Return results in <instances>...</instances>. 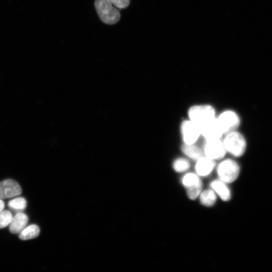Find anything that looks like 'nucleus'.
<instances>
[{
  "label": "nucleus",
  "mask_w": 272,
  "mask_h": 272,
  "mask_svg": "<svg viewBox=\"0 0 272 272\" xmlns=\"http://www.w3.org/2000/svg\"><path fill=\"white\" fill-rule=\"evenodd\" d=\"M224 135L222 141L227 153L236 157L242 156L246 149V141L243 134L237 130Z\"/></svg>",
  "instance_id": "1"
},
{
  "label": "nucleus",
  "mask_w": 272,
  "mask_h": 272,
  "mask_svg": "<svg viewBox=\"0 0 272 272\" xmlns=\"http://www.w3.org/2000/svg\"><path fill=\"white\" fill-rule=\"evenodd\" d=\"M188 119L199 126L216 117L215 107L209 104H195L189 107Z\"/></svg>",
  "instance_id": "2"
},
{
  "label": "nucleus",
  "mask_w": 272,
  "mask_h": 272,
  "mask_svg": "<svg viewBox=\"0 0 272 272\" xmlns=\"http://www.w3.org/2000/svg\"><path fill=\"white\" fill-rule=\"evenodd\" d=\"M110 0H95L94 6L101 20L108 25L117 23L120 18L119 11Z\"/></svg>",
  "instance_id": "3"
},
{
  "label": "nucleus",
  "mask_w": 272,
  "mask_h": 272,
  "mask_svg": "<svg viewBox=\"0 0 272 272\" xmlns=\"http://www.w3.org/2000/svg\"><path fill=\"white\" fill-rule=\"evenodd\" d=\"M216 171L220 180L229 183L234 181L238 177L240 167L235 161L226 159L222 160L217 165Z\"/></svg>",
  "instance_id": "4"
},
{
  "label": "nucleus",
  "mask_w": 272,
  "mask_h": 272,
  "mask_svg": "<svg viewBox=\"0 0 272 272\" xmlns=\"http://www.w3.org/2000/svg\"><path fill=\"white\" fill-rule=\"evenodd\" d=\"M216 118L224 135L237 130L240 124V119L238 114L231 109L222 111L216 116Z\"/></svg>",
  "instance_id": "5"
},
{
  "label": "nucleus",
  "mask_w": 272,
  "mask_h": 272,
  "mask_svg": "<svg viewBox=\"0 0 272 272\" xmlns=\"http://www.w3.org/2000/svg\"><path fill=\"white\" fill-rule=\"evenodd\" d=\"M181 183L185 187L187 196L190 199H195L201 192L202 183L196 173L185 174L181 178Z\"/></svg>",
  "instance_id": "6"
},
{
  "label": "nucleus",
  "mask_w": 272,
  "mask_h": 272,
  "mask_svg": "<svg viewBox=\"0 0 272 272\" xmlns=\"http://www.w3.org/2000/svg\"><path fill=\"white\" fill-rule=\"evenodd\" d=\"M202 149L204 156L215 161L223 159L227 153L222 139L205 140Z\"/></svg>",
  "instance_id": "7"
},
{
  "label": "nucleus",
  "mask_w": 272,
  "mask_h": 272,
  "mask_svg": "<svg viewBox=\"0 0 272 272\" xmlns=\"http://www.w3.org/2000/svg\"><path fill=\"white\" fill-rule=\"evenodd\" d=\"M180 129L184 144H195L201 136L199 126L189 119L181 122Z\"/></svg>",
  "instance_id": "8"
},
{
  "label": "nucleus",
  "mask_w": 272,
  "mask_h": 272,
  "mask_svg": "<svg viewBox=\"0 0 272 272\" xmlns=\"http://www.w3.org/2000/svg\"><path fill=\"white\" fill-rule=\"evenodd\" d=\"M199 127L201 136L205 140L222 139L224 135L216 117L201 124Z\"/></svg>",
  "instance_id": "9"
},
{
  "label": "nucleus",
  "mask_w": 272,
  "mask_h": 272,
  "mask_svg": "<svg viewBox=\"0 0 272 272\" xmlns=\"http://www.w3.org/2000/svg\"><path fill=\"white\" fill-rule=\"evenodd\" d=\"M22 193V189L16 181L9 179L0 182V198H9Z\"/></svg>",
  "instance_id": "10"
},
{
  "label": "nucleus",
  "mask_w": 272,
  "mask_h": 272,
  "mask_svg": "<svg viewBox=\"0 0 272 272\" xmlns=\"http://www.w3.org/2000/svg\"><path fill=\"white\" fill-rule=\"evenodd\" d=\"M195 161V170L199 176H208L216 167V161L204 155Z\"/></svg>",
  "instance_id": "11"
},
{
  "label": "nucleus",
  "mask_w": 272,
  "mask_h": 272,
  "mask_svg": "<svg viewBox=\"0 0 272 272\" xmlns=\"http://www.w3.org/2000/svg\"><path fill=\"white\" fill-rule=\"evenodd\" d=\"M28 222L27 216L22 212H18L13 216L9 225V230L12 234L20 233L26 227Z\"/></svg>",
  "instance_id": "12"
},
{
  "label": "nucleus",
  "mask_w": 272,
  "mask_h": 272,
  "mask_svg": "<svg viewBox=\"0 0 272 272\" xmlns=\"http://www.w3.org/2000/svg\"><path fill=\"white\" fill-rule=\"evenodd\" d=\"M210 186L223 200L226 201L230 199L231 191L226 183L218 179L212 181Z\"/></svg>",
  "instance_id": "13"
},
{
  "label": "nucleus",
  "mask_w": 272,
  "mask_h": 272,
  "mask_svg": "<svg viewBox=\"0 0 272 272\" xmlns=\"http://www.w3.org/2000/svg\"><path fill=\"white\" fill-rule=\"evenodd\" d=\"M181 150L188 158L195 161L203 156L202 148L198 146L196 143L190 144L182 143Z\"/></svg>",
  "instance_id": "14"
},
{
  "label": "nucleus",
  "mask_w": 272,
  "mask_h": 272,
  "mask_svg": "<svg viewBox=\"0 0 272 272\" xmlns=\"http://www.w3.org/2000/svg\"><path fill=\"white\" fill-rule=\"evenodd\" d=\"M217 194L212 189H207L200 192L199 200L202 205L206 207L213 206L217 200Z\"/></svg>",
  "instance_id": "15"
},
{
  "label": "nucleus",
  "mask_w": 272,
  "mask_h": 272,
  "mask_svg": "<svg viewBox=\"0 0 272 272\" xmlns=\"http://www.w3.org/2000/svg\"><path fill=\"white\" fill-rule=\"evenodd\" d=\"M40 233L39 227L35 224L25 227L20 233L19 238L22 240H27L36 238Z\"/></svg>",
  "instance_id": "16"
},
{
  "label": "nucleus",
  "mask_w": 272,
  "mask_h": 272,
  "mask_svg": "<svg viewBox=\"0 0 272 272\" xmlns=\"http://www.w3.org/2000/svg\"><path fill=\"white\" fill-rule=\"evenodd\" d=\"M190 164L188 160L180 157L176 159L173 162V169L177 172H183L189 169Z\"/></svg>",
  "instance_id": "17"
},
{
  "label": "nucleus",
  "mask_w": 272,
  "mask_h": 272,
  "mask_svg": "<svg viewBox=\"0 0 272 272\" xmlns=\"http://www.w3.org/2000/svg\"><path fill=\"white\" fill-rule=\"evenodd\" d=\"M9 207L15 211L22 212L27 206V201L23 197H18L10 200L8 203Z\"/></svg>",
  "instance_id": "18"
},
{
  "label": "nucleus",
  "mask_w": 272,
  "mask_h": 272,
  "mask_svg": "<svg viewBox=\"0 0 272 272\" xmlns=\"http://www.w3.org/2000/svg\"><path fill=\"white\" fill-rule=\"evenodd\" d=\"M13 216L11 212L3 210L0 212V229L6 227L11 223Z\"/></svg>",
  "instance_id": "19"
},
{
  "label": "nucleus",
  "mask_w": 272,
  "mask_h": 272,
  "mask_svg": "<svg viewBox=\"0 0 272 272\" xmlns=\"http://www.w3.org/2000/svg\"><path fill=\"white\" fill-rule=\"evenodd\" d=\"M112 4L119 9H125L129 4V0H110Z\"/></svg>",
  "instance_id": "20"
},
{
  "label": "nucleus",
  "mask_w": 272,
  "mask_h": 272,
  "mask_svg": "<svg viewBox=\"0 0 272 272\" xmlns=\"http://www.w3.org/2000/svg\"><path fill=\"white\" fill-rule=\"evenodd\" d=\"M5 208V202L3 199L0 198V212L4 210Z\"/></svg>",
  "instance_id": "21"
}]
</instances>
